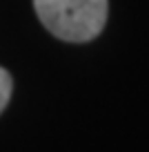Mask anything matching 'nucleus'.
<instances>
[{"mask_svg":"<svg viewBox=\"0 0 149 152\" xmlns=\"http://www.w3.org/2000/svg\"><path fill=\"white\" fill-rule=\"evenodd\" d=\"M40 23L60 40L87 43L107 23V0H33Z\"/></svg>","mask_w":149,"mask_h":152,"instance_id":"1","label":"nucleus"},{"mask_svg":"<svg viewBox=\"0 0 149 152\" xmlns=\"http://www.w3.org/2000/svg\"><path fill=\"white\" fill-rule=\"evenodd\" d=\"M11 90H14V83H11L9 72L0 67V112H2V110L7 107V103H9Z\"/></svg>","mask_w":149,"mask_h":152,"instance_id":"2","label":"nucleus"}]
</instances>
